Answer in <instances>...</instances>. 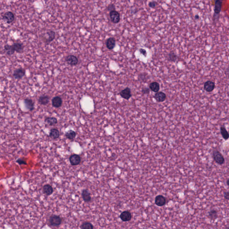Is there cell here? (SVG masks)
Wrapping results in <instances>:
<instances>
[{
  "label": "cell",
  "instance_id": "d6986e66",
  "mask_svg": "<svg viewBox=\"0 0 229 229\" xmlns=\"http://www.w3.org/2000/svg\"><path fill=\"white\" fill-rule=\"evenodd\" d=\"M81 196L85 202H89L91 201V194L86 189H84L81 193Z\"/></svg>",
  "mask_w": 229,
  "mask_h": 229
},
{
  "label": "cell",
  "instance_id": "5bb4252c",
  "mask_svg": "<svg viewBox=\"0 0 229 229\" xmlns=\"http://www.w3.org/2000/svg\"><path fill=\"white\" fill-rule=\"evenodd\" d=\"M52 106L54 107L55 108H60L62 104V100L59 96L54 97V98L52 99Z\"/></svg>",
  "mask_w": 229,
  "mask_h": 229
},
{
  "label": "cell",
  "instance_id": "2e32d148",
  "mask_svg": "<svg viewBox=\"0 0 229 229\" xmlns=\"http://www.w3.org/2000/svg\"><path fill=\"white\" fill-rule=\"evenodd\" d=\"M12 46L15 52L21 53L23 50V45L20 43H15L12 45Z\"/></svg>",
  "mask_w": 229,
  "mask_h": 229
},
{
  "label": "cell",
  "instance_id": "83f0119b",
  "mask_svg": "<svg viewBox=\"0 0 229 229\" xmlns=\"http://www.w3.org/2000/svg\"><path fill=\"white\" fill-rule=\"evenodd\" d=\"M4 49L6 52V54L9 56H11L15 52L14 51V49L12 47V45L6 44L4 46Z\"/></svg>",
  "mask_w": 229,
  "mask_h": 229
},
{
  "label": "cell",
  "instance_id": "8fae6325",
  "mask_svg": "<svg viewBox=\"0 0 229 229\" xmlns=\"http://www.w3.org/2000/svg\"><path fill=\"white\" fill-rule=\"evenodd\" d=\"M166 199L162 195H157L155 198V203L157 206L161 207L164 206L166 203Z\"/></svg>",
  "mask_w": 229,
  "mask_h": 229
},
{
  "label": "cell",
  "instance_id": "d4e9b609",
  "mask_svg": "<svg viewBox=\"0 0 229 229\" xmlns=\"http://www.w3.org/2000/svg\"><path fill=\"white\" fill-rule=\"evenodd\" d=\"M220 132L221 135L224 140L226 141L229 139V133L225 127L222 126L220 127Z\"/></svg>",
  "mask_w": 229,
  "mask_h": 229
},
{
  "label": "cell",
  "instance_id": "277c9868",
  "mask_svg": "<svg viewBox=\"0 0 229 229\" xmlns=\"http://www.w3.org/2000/svg\"><path fill=\"white\" fill-rule=\"evenodd\" d=\"M45 35L46 36H47V37L44 36L43 40L44 41V42L46 44H48L51 42L53 40V39H55V36H56V33H55V32L52 30H50L49 31L47 32L46 34H45Z\"/></svg>",
  "mask_w": 229,
  "mask_h": 229
},
{
  "label": "cell",
  "instance_id": "4316f807",
  "mask_svg": "<svg viewBox=\"0 0 229 229\" xmlns=\"http://www.w3.org/2000/svg\"><path fill=\"white\" fill-rule=\"evenodd\" d=\"M178 58L177 55L173 52H171L168 55V60L171 62H175L177 61Z\"/></svg>",
  "mask_w": 229,
  "mask_h": 229
},
{
  "label": "cell",
  "instance_id": "30bf717a",
  "mask_svg": "<svg viewBox=\"0 0 229 229\" xmlns=\"http://www.w3.org/2000/svg\"><path fill=\"white\" fill-rule=\"evenodd\" d=\"M66 61L68 64L71 66H76L78 62V58L73 55L67 56L66 58Z\"/></svg>",
  "mask_w": 229,
  "mask_h": 229
},
{
  "label": "cell",
  "instance_id": "f1b7e54d",
  "mask_svg": "<svg viewBox=\"0 0 229 229\" xmlns=\"http://www.w3.org/2000/svg\"><path fill=\"white\" fill-rule=\"evenodd\" d=\"M81 229H93L94 226L91 223L87 222H83L81 226Z\"/></svg>",
  "mask_w": 229,
  "mask_h": 229
},
{
  "label": "cell",
  "instance_id": "9a60e30c",
  "mask_svg": "<svg viewBox=\"0 0 229 229\" xmlns=\"http://www.w3.org/2000/svg\"><path fill=\"white\" fill-rule=\"evenodd\" d=\"M222 2L220 0H217L215 2V8L214 11L215 15H219L221 12L222 7Z\"/></svg>",
  "mask_w": 229,
  "mask_h": 229
},
{
  "label": "cell",
  "instance_id": "6da1fadb",
  "mask_svg": "<svg viewBox=\"0 0 229 229\" xmlns=\"http://www.w3.org/2000/svg\"><path fill=\"white\" fill-rule=\"evenodd\" d=\"M212 157L215 162L219 165H222L225 162V159L223 156L218 150H215L213 151Z\"/></svg>",
  "mask_w": 229,
  "mask_h": 229
},
{
  "label": "cell",
  "instance_id": "7c38bea8",
  "mask_svg": "<svg viewBox=\"0 0 229 229\" xmlns=\"http://www.w3.org/2000/svg\"><path fill=\"white\" fill-rule=\"evenodd\" d=\"M132 214L128 211H125L121 212L120 215V218L122 221L125 222L130 221L132 218Z\"/></svg>",
  "mask_w": 229,
  "mask_h": 229
},
{
  "label": "cell",
  "instance_id": "836d02e7",
  "mask_svg": "<svg viewBox=\"0 0 229 229\" xmlns=\"http://www.w3.org/2000/svg\"><path fill=\"white\" fill-rule=\"evenodd\" d=\"M139 52L141 53V54L143 55V56H144L145 57H146L147 52L145 50V49H143V48H140L139 49Z\"/></svg>",
  "mask_w": 229,
  "mask_h": 229
},
{
  "label": "cell",
  "instance_id": "d6a6232c",
  "mask_svg": "<svg viewBox=\"0 0 229 229\" xmlns=\"http://www.w3.org/2000/svg\"><path fill=\"white\" fill-rule=\"evenodd\" d=\"M148 5L151 8H154L157 6V3L156 2H154V1L150 2L149 3Z\"/></svg>",
  "mask_w": 229,
  "mask_h": 229
},
{
  "label": "cell",
  "instance_id": "cb8c5ba5",
  "mask_svg": "<svg viewBox=\"0 0 229 229\" xmlns=\"http://www.w3.org/2000/svg\"><path fill=\"white\" fill-rule=\"evenodd\" d=\"M49 136L53 139H57L60 136L59 130L56 128H53L51 130L49 133Z\"/></svg>",
  "mask_w": 229,
  "mask_h": 229
},
{
  "label": "cell",
  "instance_id": "ffe728a7",
  "mask_svg": "<svg viewBox=\"0 0 229 229\" xmlns=\"http://www.w3.org/2000/svg\"><path fill=\"white\" fill-rule=\"evenodd\" d=\"M149 89L151 91L155 93L159 92L160 89V84L156 81H153L149 85Z\"/></svg>",
  "mask_w": 229,
  "mask_h": 229
},
{
  "label": "cell",
  "instance_id": "4fadbf2b",
  "mask_svg": "<svg viewBox=\"0 0 229 229\" xmlns=\"http://www.w3.org/2000/svg\"><path fill=\"white\" fill-rule=\"evenodd\" d=\"M153 98L158 102H163L166 99L167 96L164 92L160 91L156 93L153 96Z\"/></svg>",
  "mask_w": 229,
  "mask_h": 229
},
{
  "label": "cell",
  "instance_id": "7a4b0ae2",
  "mask_svg": "<svg viewBox=\"0 0 229 229\" xmlns=\"http://www.w3.org/2000/svg\"><path fill=\"white\" fill-rule=\"evenodd\" d=\"M49 222L51 226L58 227L62 222V218L59 216L53 215L49 218Z\"/></svg>",
  "mask_w": 229,
  "mask_h": 229
},
{
  "label": "cell",
  "instance_id": "3957f363",
  "mask_svg": "<svg viewBox=\"0 0 229 229\" xmlns=\"http://www.w3.org/2000/svg\"><path fill=\"white\" fill-rule=\"evenodd\" d=\"M2 19L7 23L10 24L14 22L15 19V16L13 13L10 11H8L4 14Z\"/></svg>",
  "mask_w": 229,
  "mask_h": 229
},
{
  "label": "cell",
  "instance_id": "8d00e7d4",
  "mask_svg": "<svg viewBox=\"0 0 229 229\" xmlns=\"http://www.w3.org/2000/svg\"><path fill=\"white\" fill-rule=\"evenodd\" d=\"M199 18H200V17H199V15H198V14L195 15V18L196 19H199Z\"/></svg>",
  "mask_w": 229,
  "mask_h": 229
},
{
  "label": "cell",
  "instance_id": "44dd1931",
  "mask_svg": "<svg viewBox=\"0 0 229 229\" xmlns=\"http://www.w3.org/2000/svg\"><path fill=\"white\" fill-rule=\"evenodd\" d=\"M43 191L44 194L47 195H50L52 194L53 192V189L49 184H46L44 186L43 188Z\"/></svg>",
  "mask_w": 229,
  "mask_h": 229
},
{
  "label": "cell",
  "instance_id": "484cf974",
  "mask_svg": "<svg viewBox=\"0 0 229 229\" xmlns=\"http://www.w3.org/2000/svg\"><path fill=\"white\" fill-rule=\"evenodd\" d=\"M65 136L66 138L69 140H72L75 138L76 136V133L75 132L72 130H69L65 134Z\"/></svg>",
  "mask_w": 229,
  "mask_h": 229
},
{
  "label": "cell",
  "instance_id": "5b68a950",
  "mask_svg": "<svg viewBox=\"0 0 229 229\" xmlns=\"http://www.w3.org/2000/svg\"><path fill=\"white\" fill-rule=\"evenodd\" d=\"M110 17L111 22L114 23H118L120 21V14L116 10H112L110 12Z\"/></svg>",
  "mask_w": 229,
  "mask_h": 229
},
{
  "label": "cell",
  "instance_id": "4dcf8cb0",
  "mask_svg": "<svg viewBox=\"0 0 229 229\" xmlns=\"http://www.w3.org/2000/svg\"><path fill=\"white\" fill-rule=\"evenodd\" d=\"M142 92L144 94H149L150 92V89L148 88H143L142 89Z\"/></svg>",
  "mask_w": 229,
  "mask_h": 229
},
{
  "label": "cell",
  "instance_id": "e575fe53",
  "mask_svg": "<svg viewBox=\"0 0 229 229\" xmlns=\"http://www.w3.org/2000/svg\"><path fill=\"white\" fill-rule=\"evenodd\" d=\"M115 10V8H114V5L111 4V5H108V10L111 11H112V10Z\"/></svg>",
  "mask_w": 229,
  "mask_h": 229
},
{
  "label": "cell",
  "instance_id": "74e56055",
  "mask_svg": "<svg viewBox=\"0 0 229 229\" xmlns=\"http://www.w3.org/2000/svg\"><path fill=\"white\" fill-rule=\"evenodd\" d=\"M229 179H228L227 180V181H226V184H227V186H229Z\"/></svg>",
  "mask_w": 229,
  "mask_h": 229
},
{
  "label": "cell",
  "instance_id": "ac0fdd59",
  "mask_svg": "<svg viewBox=\"0 0 229 229\" xmlns=\"http://www.w3.org/2000/svg\"><path fill=\"white\" fill-rule=\"evenodd\" d=\"M107 48L109 50H112L116 45V40L113 38H109L107 40L106 43Z\"/></svg>",
  "mask_w": 229,
  "mask_h": 229
},
{
  "label": "cell",
  "instance_id": "d590c367",
  "mask_svg": "<svg viewBox=\"0 0 229 229\" xmlns=\"http://www.w3.org/2000/svg\"><path fill=\"white\" fill-rule=\"evenodd\" d=\"M224 197L226 200H229V192H226L224 193Z\"/></svg>",
  "mask_w": 229,
  "mask_h": 229
},
{
  "label": "cell",
  "instance_id": "1f68e13d",
  "mask_svg": "<svg viewBox=\"0 0 229 229\" xmlns=\"http://www.w3.org/2000/svg\"><path fill=\"white\" fill-rule=\"evenodd\" d=\"M16 162L19 165H27V163L25 161L22 159H21V158H19L18 159H17Z\"/></svg>",
  "mask_w": 229,
  "mask_h": 229
},
{
  "label": "cell",
  "instance_id": "ba28073f",
  "mask_svg": "<svg viewBox=\"0 0 229 229\" xmlns=\"http://www.w3.org/2000/svg\"><path fill=\"white\" fill-rule=\"evenodd\" d=\"M120 94L122 98L126 100H129L132 96L131 89L128 87H126L122 90L120 92Z\"/></svg>",
  "mask_w": 229,
  "mask_h": 229
},
{
  "label": "cell",
  "instance_id": "8992f818",
  "mask_svg": "<svg viewBox=\"0 0 229 229\" xmlns=\"http://www.w3.org/2000/svg\"><path fill=\"white\" fill-rule=\"evenodd\" d=\"M69 159L70 163L72 166H77L80 163L81 161L80 156L76 154L71 155L69 157Z\"/></svg>",
  "mask_w": 229,
  "mask_h": 229
},
{
  "label": "cell",
  "instance_id": "9c48e42d",
  "mask_svg": "<svg viewBox=\"0 0 229 229\" xmlns=\"http://www.w3.org/2000/svg\"><path fill=\"white\" fill-rule=\"evenodd\" d=\"M215 87V84L212 81H207L204 83V89L208 92H211Z\"/></svg>",
  "mask_w": 229,
  "mask_h": 229
},
{
  "label": "cell",
  "instance_id": "f546056e",
  "mask_svg": "<svg viewBox=\"0 0 229 229\" xmlns=\"http://www.w3.org/2000/svg\"><path fill=\"white\" fill-rule=\"evenodd\" d=\"M209 216L211 218L215 219L217 217V212L215 210H212L209 212Z\"/></svg>",
  "mask_w": 229,
  "mask_h": 229
},
{
  "label": "cell",
  "instance_id": "7402d4cb",
  "mask_svg": "<svg viewBox=\"0 0 229 229\" xmlns=\"http://www.w3.org/2000/svg\"><path fill=\"white\" fill-rule=\"evenodd\" d=\"M38 102L41 105H46L49 102V97L47 95H42L40 96L38 100Z\"/></svg>",
  "mask_w": 229,
  "mask_h": 229
},
{
  "label": "cell",
  "instance_id": "52a82bcc",
  "mask_svg": "<svg viewBox=\"0 0 229 229\" xmlns=\"http://www.w3.org/2000/svg\"><path fill=\"white\" fill-rule=\"evenodd\" d=\"M26 70L22 68H19L14 71L13 75L16 79H21L25 75Z\"/></svg>",
  "mask_w": 229,
  "mask_h": 229
},
{
  "label": "cell",
  "instance_id": "603a6c76",
  "mask_svg": "<svg viewBox=\"0 0 229 229\" xmlns=\"http://www.w3.org/2000/svg\"><path fill=\"white\" fill-rule=\"evenodd\" d=\"M45 122L47 125L49 126H53L57 124V119L54 117H47L45 119Z\"/></svg>",
  "mask_w": 229,
  "mask_h": 229
},
{
  "label": "cell",
  "instance_id": "e0dca14e",
  "mask_svg": "<svg viewBox=\"0 0 229 229\" xmlns=\"http://www.w3.org/2000/svg\"><path fill=\"white\" fill-rule=\"evenodd\" d=\"M24 103L27 109L32 111L34 109V103L31 99H26L24 100Z\"/></svg>",
  "mask_w": 229,
  "mask_h": 229
}]
</instances>
